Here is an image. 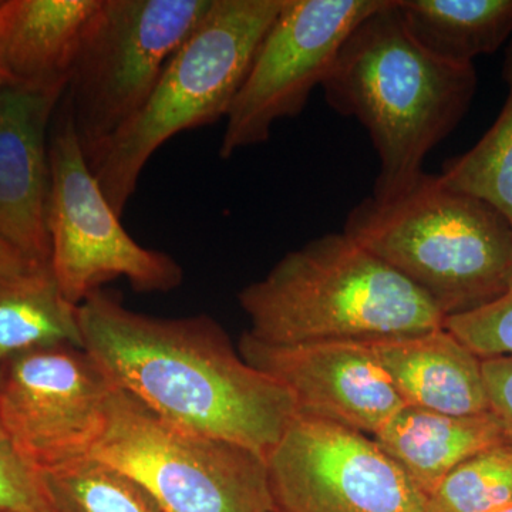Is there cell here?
I'll return each instance as SVG.
<instances>
[{
  "mask_svg": "<svg viewBox=\"0 0 512 512\" xmlns=\"http://www.w3.org/2000/svg\"><path fill=\"white\" fill-rule=\"evenodd\" d=\"M79 325L110 382L180 429L268 458L296 417L284 387L249 365L210 316L154 318L100 289L80 303Z\"/></svg>",
  "mask_w": 512,
  "mask_h": 512,
  "instance_id": "1",
  "label": "cell"
},
{
  "mask_svg": "<svg viewBox=\"0 0 512 512\" xmlns=\"http://www.w3.org/2000/svg\"><path fill=\"white\" fill-rule=\"evenodd\" d=\"M477 82L474 64L417 45L396 0H384L340 47L322 87L336 113L366 128L380 161L372 195L389 198L424 173L430 151L466 116Z\"/></svg>",
  "mask_w": 512,
  "mask_h": 512,
  "instance_id": "2",
  "label": "cell"
},
{
  "mask_svg": "<svg viewBox=\"0 0 512 512\" xmlns=\"http://www.w3.org/2000/svg\"><path fill=\"white\" fill-rule=\"evenodd\" d=\"M252 338L271 345L370 342L443 328L437 306L346 232L286 254L238 293Z\"/></svg>",
  "mask_w": 512,
  "mask_h": 512,
  "instance_id": "3",
  "label": "cell"
},
{
  "mask_svg": "<svg viewBox=\"0 0 512 512\" xmlns=\"http://www.w3.org/2000/svg\"><path fill=\"white\" fill-rule=\"evenodd\" d=\"M343 232L430 299L444 318L512 286V227L493 205L423 173L389 198H365Z\"/></svg>",
  "mask_w": 512,
  "mask_h": 512,
  "instance_id": "4",
  "label": "cell"
},
{
  "mask_svg": "<svg viewBox=\"0 0 512 512\" xmlns=\"http://www.w3.org/2000/svg\"><path fill=\"white\" fill-rule=\"evenodd\" d=\"M284 5L285 0H214L171 57L143 109L87 160L120 218L158 148L183 131L227 117Z\"/></svg>",
  "mask_w": 512,
  "mask_h": 512,
  "instance_id": "5",
  "label": "cell"
},
{
  "mask_svg": "<svg viewBox=\"0 0 512 512\" xmlns=\"http://www.w3.org/2000/svg\"><path fill=\"white\" fill-rule=\"evenodd\" d=\"M92 458L133 478L167 512H274L266 458L180 429L120 389Z\"/></svg>",
  "mask_w": 512,
  "mask_h": 512,
  "instance_id": "6",
  "label": "cell"
},
{
  "mask_svg": "<svg viewBox=\"0 0 512 512\" xmlns=\"http://www.w3.org/2000/svg\"><path fill=\"white\" fill-rule=\"evenodd\" d=\"M212 2L103 0L64 94L87 160L143 109Z\"/></svg>",
  "mask_w": 512,
  "mask_h": 512,
  "instance_id": "7",
  "label": "cell"
},
{
  "mask_svg": "<svg viewBox=\"0 0 512 512\" xmlns=\"http://www.w3.org/2000/svg\"><path fill=\"white\" fill-rule=\"evenodd\" d=\"M59 109L49 134L47 229L50 268L64 298L79 306L117 278L134 292L174 291L183 284V268L130 237L90 170L64 97Z\"/></svg>",
  "mask_w": 512,
  "mask_h": 512,
  "instance_id": "8",
  "label": "cell"
},
{
  "mask_svg": "<svg viewBox=\"0 0 512 512\" xmlns=\"http://www.w3.org/2000/svg\"><path fill=\"white\" fill-rule=\"evenodd\" d=\"M383 3L285 0L225 117L220 157L266 143L275 123L298 116L353 29Z\"/></svg>",
  "mask_w": 512,
  "mask_h": 512,
  "instance_id": "9",
  "label": "cell"
},
{
  "mask_svg": "<svg viewBox=\"0 0 512 512\" xmlns=\"http://www.w3.org/2000/svg\"><path fill=\"white\" fill-rule=\"evenodd\" d=\"M117 387L83 348L23 353L0 372V414L20 453L39 473L92 458Z\"/></svg>",
  "mask_w": 512,
  "mask_h": 512,
  "instance_id": "10",
  "label": "cell"
},
{
  "mask_svg": "<svg viewBox=\"0 0 512 512\" xmlns=\"http://www.w3.org/2000/svg\"><path fill=\"white\" fill-rule=\"evenodd\" d=\"M266 463L274 512H427L375 439L339 424L296 416Z\"/></svg>",
  "mask_w": 512,
  "mask_h": 512,
  "instance_id": "11",
  "label": "cell"
},
{
  "mask_svg": "<svg viewBox=\"0 0 512 512\" xmlns=\"http://www.w3.org/2000/svg\"><path fill=\"white\" fill-rule=\"evenodd\" d=\"M238 350L249 365L284 387L296 416L375 437L406 406L367 342L271 345L247 332Z\"/></svg>",
  "mask_w": 512,
  "mask_h": 512,
  "instance_id": "12",
  "label": "cell"
},
{
  "mask_svg": "<svg viewBox=\"0 0 512 512\" xmlns=\"http://www.w3.org/2000/svg\"><path fill=\"white\" fill-rule=\"evenodd\" d=\"M63 90L0 89V237L29 264L50 265V121Z\"/></svg>",
  "mask_w": 512,
  "mask_h": 512,
  "instance_id": "13",
  "label": "cell"
},
{
  "mask_svg": "<svg viewBox=\"0 0 512 512\" xmlns=\"http://www.w3.org/2000/svg\"><path fill=\"white\" fill-rule=\"evenodd\" d=\"M103 0L0 2V67L9 86L66 92Z\"/></svg>",
  "mask_w": 512,
  "mask_h": 512,
  "instance_id": "14",
  "label": "cell"
},
{
  "mask_svg": "<svg viewBox=\"0 0 512 512\" xmlns=\"http://www.w3.org/2000/svg\"><path fill=\"white\" fill-rule=\"evenodd\" d=\"M406 406L450 416L490 413L483 360L443 328L367 342Z\"/></svg>",
  "mask_w": 512,
  "mask_h": 512,
  "instance_id": "15",
  "label": "cell"
},
{
  "mask_svg": "<svg viewBox=\"0 0 512 512\" xmlns=\"http://www.w3.org/2000/svg\"><path fill=\"white\" fill-rule=\"evenodd\" d=\"M373 439L426 498L467 458L510 443L493 412L450 416L410 406H404Z\"/></svg>",
  "mask_w": 512,
  "mask_h": 512,
  "instance_id": "16",
  "label": "cell"
},
{
  "mask_svg": "<svg viewBox=\"0 0 512 512\" xmlns=\"http://www.w3.org/2000/svg\"><path fill=\"white\" fill-rule=\"evenodd\" d=\"M417 45L447 62L473 64L512 39V0H396Z\"/></svg>",
  "mask_w": 512,
  "mask_h": 512,
  "instance_id": "17",
  "label": "cell"
},
{
  "mask_svg": "<svg viewBox=\"0 0 512 512\" xmlns=\"http://www.w3.org/2000/svg\"><path fill=\"white\" fill-rule=\"evenodd\" d=\"M55 345L83 348L79 306L64 298L50 265L0 276V372L23 353Z\"/></svg>",
  "mask_w": 512,
  "mask_h": 512,
  "instance_id": "18",
  "label": "cell"
},
{
  "mask_svg": "<svg viewBox=\"0 0 512 512\" xmlns=\"http://www.w3.org/2000/svg\"><path fill=\"white\" fill-rule=\"evenodd\" d=\"M503 74L508 94L500 116L476 146L448 160L439 177L448 188L493 205L512 227V39Z\"/></svg>",
  "mask_w": 512,
  "mask_h": 512,
  "instance_id": "19",
  "label": "cell"
},
{
  "mask_svg": "<svg viewBox=\"0 0 512 512\" xmlns=\"http://www.w3.org/2000/svg\"><path fill=\"white\" fill-rule=\"evenodd\" d=\"M40 477L50 512H167L137 481L96 458Z\"/></svg>",
  "mask_w": 512,
  "mask_h": 512,
  "instance_id": "20",
  "label": "cell"
},
{
  "mask_svg": "<svg viewBox=\"0 0 512 512\" xmlns=\"http://www.w3.org/2000/svg\"><path fill=\"white\" fill-rule=\"evenodd\" d=\"M426 503L427 512H493L512 505V443L467 458Z\"/></svg>",
  "mask_w": 512,
  "mask_h": 512,
  "instance_id": "21",
  "label": "cell"
},
{
  "mask_svg": "<svg viewBox=\"0 0 512 512\" xmlns=\"http://www.w3.org/2000/svg\"><path fill=\"white\" fill-rule=\"evenodd\" d=\"M443 326L481 360L512 357V286L487 305L448 316Z\"/></svg>",
  "mask_w": 512,
  "mask_h": 512,
  "instance_id": "22",
  "label": "cell"
},
{
  "mask_svg": "<svg viewBox=\"0 0 512 512\" xmlns=\"http://www.w3.org/2000/svg\"><path fill=\"white\" fill-rule=\"evenodd\" d=\"M0 512H50L42 477L20 453L0 414Z\"/></svg>",
  "mask_w": 512,
  "mask_h": 512,
  "instance_id": "23",
  "label": "cell"
},
{
  "mask_svg": "<svg viewBox=\"0 0 512 512\" xmlns=\"http://www.w3.org/2000/svg\"><path fill=\"white\" fill-rule=\"evenodd\" d=\"M481 366L491 412L512 443V357L484 359Z\"/></svg>",
  "mask_w": 512,
  "mask_h": 512,
  "instance_id": "24",
  "label": "cell"
},
{
  "mask_svg": "<svg viewBox=\"0 0 512 512\" xmlns=\"http://www.w3.org/2000/svg\"><path fill=\"white\" fill-rule=\"evenodd\" d=\"M33 266L35 265L29 264L12 245L0 237V276L20 274Z\"/></svg>",
  "mask_w": 512,
  "mask_h": 512,
  "instance_id": "25",
  "label": "cell"
},
{
  "mask_svg": "<svg viewBox=\"0 0 512 512\" xmlns=\"http://www.w3.org/2000/svg\"><path fill=\"white\" fill-rule=\"evenodd\" d=\"M6 86H9L8 79H6L5 73H3L2 67H0V89Z\"/></svg>",
  "mask_w": 512,
  "mask_h": 512,
  "instance_id": "26",
  "label": "cell"
},
{
  "mask_svg": "<svg viewBox=\"0 0 512 512\" xmlns=\"http://www.w3.org/2000/svg\"><path fill=\"white\" fill-rule=\"evenodd\" d=\"M493 512H512V505H508V507L501 508V510L493 511Z\"/></svg>",
  "mask_w": 512,
  "mask_h": 512,
  "instance_id": "27",
  "label": "cell"
}]
</instances>
